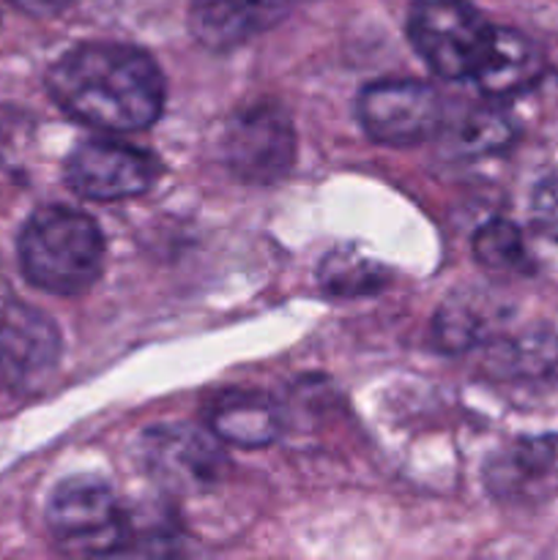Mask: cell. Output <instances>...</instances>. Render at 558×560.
I'll return each mask as SVG.
<instances>
[{
	"label": "cell",
	"mask_w": 558,
	"mask_h": 560,
	"mask_svg": "<svg viewBox=\"0 0 558 560\" xmlns=\"http://www.w3.org/2000/svg\"><path fill=\"white\" fill-rule=\"evenodd\" d=\"M60 109L93 129L142 131L164 109V74L156 60L131 44L88 42L69 49L47 74Z\"/></svg>",
	"instance_id": "6da1fadb"
},
{
	"label": "cell",
	"mask_w": 558,
	"mask_h": 560,
	"mask_svg": "<svg viewBox=\"0 0 558 560\" xmlns=\"http://www.w3.org/2000/svg\"><path fill=\"white\" fill-rule=\"evenodd\" d=\"M20 266L27 282L44 293L82 295L102 277V230L71 208H42L20 233Z\"/></svg>",
	"instance_id": "7a4b0ae2"
},
{
	"label": "cell",
	"mask_w": 558,
	"mask_h": 560,
	"mask_svg": "<svg viewBox=\"0 0 558 560\" xmlns=\"http://www.w3.org/2000/svg\"><path fill=\"white\" fill-rule=\"evenodd\" d=\"M496 27L468 0H414L408 38L432 74L441 80H474L492 44Z\"/></svg>",
	"instance_id": "3957f363"
},
{
	"label": "cell",
	"mask_w": 558,
	"mask_h": 560,
	"mask_svg": "<svg viewBox=\"0 0 558 560\" xmlns=\"http://www.w3.org/2000/svg\"><path fill=\"white\" fill-rule=\"evenodd\" d=\"M53 539L71 556H113L126 550L129 514L104 481L77 476L55 487L47 506Z\"/></svg>",
	"instance_id": "277c9868"
},
{
	"label": "cell",
	"mask_w": 558,
	"mask_h": 560,
	"mask_svg": "<svg viewBox=\"0 0 558 560\" xmlns=\"http://www.w3.org/2000/svg\"><path fill=\"white\" fill-rule=\"evenodd\" d=\"M224 162L230 173L252 186H271L293 170L295 129L277 102H257L233 115L224 131Z\"/></svg>",
	"instance_id": "5b68a950"
},
{
	"label": "cell",
	"mask_w": 558,
	"mask_h": 560,
	"mask_svg": "<svg viewBox=\"0 0 558 560\" xmlns=\"http://www.w3.org/2000/svg\"><path fill=\"white\" fill-rule=\"evenodd\" d=\"M356 115L361 129L375 142L408 148L441 135L446 124V104L427 82L381 80L359 93Z\"/></svg>",
	"instance_id": "8992f818"
},
{
	"label": "cell",
	"mask_w": 558,
	"mask_h": 560,
	"mask_svg": "<svg viewBox=\"0 0 558 560\" xmlns=\"http://www.w3.org/2000/svg\"><path fill=\"white\" fill-rule=\"evenodd\" d=\"M140 457L148 476L173 492L206 490L222 479L228 465L211 430L186 424L151 427L142 435Z\"/></svg>",
	"instance_id": "52a82bcc"
},
{
	"label": "cell",
	"mask_w": 558,
	"mask_h": 560,
	"mask_svg": "<svg viewBox=\"0 0 558 560\" xmlns=\"http://www.w3.org/2000/svg\"><path fill=\"white\" fill-rule=\"evenodd\" d=\"M156 178V159L126 142L88 140L66 159V184L85 200L113 202L146 195Z\"/></svg>",
	"instance_id": "ba28073f"
},
{
	"label": "cell",
	"mask_w": 558,
	"mask_h": 560,
	"mask_svg": "<svg viewBox=\"0 0 558 560\" xmlns=\"http://www.w3.org/2000/svg\"><path fill=\"white\" fill-rule=\"evenodd\" d=\"M60 361V334L44 312L27 304L0 310V388L33 392Z\"/></svg>",
	"instance_id": "9c48e42d"
},
{
	"label": "cell",
	"mask_w": 558,
	"mask_h": 560,
	"mask_svg": "<svg viewBox=\"0 0 558 560\" xmlns=\"http://www.w3.org/2000/svg\"><path fill=\"white\" fill-rule=\"evenodd\" d=\"M293 0H191L189 31L202 47L230 49L268 31Z\"/></svg>",
	"instance_id": "30bf717a"
},
{
	"label": "cell",
	"mask_w": 558,
	"mask_h": 560,
	"mask_svg": "<svg viewBox=\"0 0 558 560\" xmlns=\"http://www.w3.org/2000/svg\"><path fill=\"white\" fill-rule=\"evenodd\" d=\"M545 74V58L528 36L496 27L492 44L476 71L474 82L492 102H503L534 88Z\"/></svg>",
	"instance_id": "8fae6325"
},
{
	"label": "cell",
	"mask_w": 558,
	"mask_h": 560,
	"mask_svg": "<svg viewBox=\"0 0 558 560\" xmlns=\"http://www.w3.org/2000/svg\"><path fill=\"white\" fill-rule=\"evenodd\" d=\"M208 430L217 441L239 448L271 446L282 432L279 408L271 397L260 392L233 388L213 399L208 413Z\"/></svg>",
	"instance_id": "7c38bea8"
},
{
	"label": "cell",
	"mask_w": 558,
	"mask_h": 560,
	"mask_svg": "<svg viewBox=\"0 0 558 560\" xmlns=\"http://www.w3.org/2000/svg\"><path fill=\"white\" fill-rule=\"evenodd\" d=\"M452 142L454 156L476 159L496 153L507 148L514 137L512 118L503 113L498 104H485V107H474L457 120V126H443ZM441 131V135H443Z\"/></svg>",
	"instance_id": "4fadbf2b"
},
{
	"label": "cell",
	"mask_w": 558,
	"mask_h": 560,
	"mask_svg": "<svg viewBox=\"0 0 558 560\" xmlns=\"http://www.w3.org/2000/svg\"><path fill=\"white\" fill-rule=\"evenodd\" d=\"M386 282V268L377 266L370 257L350 255V252H332L321 262V288L328 295H339V299L370 295L377 293Z\"/></svg>",
	"instance_id": "5bb4252c"
},
{
	"label": "cell",
	"mask_w": 558,
	"mask_h": 560,
	"mask_svg": "<svg viewBox=\"0 0 558 560\" xmlns=\"http://www.w3.org/2000/svg\"><path fill=\"white\" fill-rule=\"evenodd\" d=\"M474 257L487 271L496 273L523 271L525 262H528L523 233L518 230V224L507 222V219H490L476 230Z\"/></svg>",
	"instance_id": "9a60e30c"
},
{
	"label": "cell",
	"mask_w": 558,
	"mask_h": 560,
	"mask_svg": "<svg viewBox=\"0 0 558 560\" xmlns=\"http://www.w3.org/2000/svg\"><path fill=\"white\" fill-rule=\"evenodd\" d=\"M531 219L539 233L558 244V175L536 186L534 200H531Z\"/></svg>",
	"instance_id": "2e32d148"
},
{
	"label": "cell",
	"mask_w": 558,
	"mask_h": 560,
	"mask_svg": "<svg viewBox=\"0 0 558 560\" xmlns=\"http://www.w3.org/2000/svg\"><path fill=\"white\" fill-rule=\"evenodd\" d=\"M9 3L31 16H55L69 9L71 0H9Z\"/></svg>",
	"instance_id": "e0dca14e"
}]
</instances>
